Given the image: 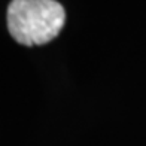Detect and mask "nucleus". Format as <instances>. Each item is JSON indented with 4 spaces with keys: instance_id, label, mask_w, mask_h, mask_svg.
<instances>
[{
    "instance_id": "obj_1",
    "label": "nucleus",
    "mask_w": 146,
    "mask_h": 146,
    "mask_svg": "<svg viewBox=\"0 0 146 146\" xmlns=\"http://www.w3.org/2000/svg\"><path fill=\"white\" fill-rule=\"evenodd\" d=\"M6 24L15 42L35 46L55 39L66 24V11L57 0H11Z\"/></svg>"
}]
</instances>
